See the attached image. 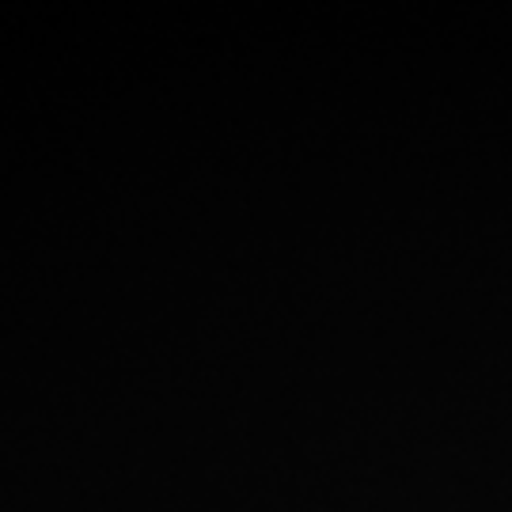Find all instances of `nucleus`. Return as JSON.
<instances>
[]
</instances>
